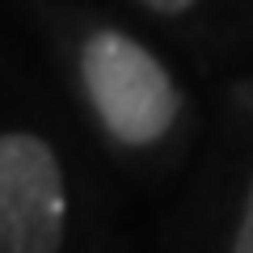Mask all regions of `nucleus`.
I'll return each mask as SVG.
<instances>
[{
    "label": "nucleus",
    "mask_w": 253,
    "mask_h": 253,
    "mask_svg": "<svg viewBox=\"0 0 253 253\" xmlns=\"http://www.w3.org/2000/svg\"><path fill=\"white\" fill-rule=\"evenodd\" d=\"M81 84L110 139L148 148L177 118V84L148 46L118 30H97L81 46Z\"/></svg>",
    "instance_id": "nucleus-1"
},
{
    "label": "nucleus",
    "mask_w": 253,
    "mask_h": 253,
    "mask_svg": "<svg viewBox=\"0 0 253 253\" xmlns=\"http://www.w3.org/2000/svg\"><path fill=\"white\" fill-rule=\"evenodd\" d=\"M63 215L68 199L51 144L9 131L0 139V253H59Z\"/></svg>",
    "instance_id": "nucleus-2"
},
{
    "label": "nucleus",
    "mask_w": 253,
    "mask_h": 253,
    "mask_svg": "<svg viewBox=\"0 0 253 253\" xmlns=\"http://www.w3.org/2000/svg\"><path fill=\"white\" fill-rule=\"evenodd\" d=\"M232 253H253V186H249V199H245V215H241V228H236Z\"/></svg>",
    "instance_id": "nucleus-3"
},
{
    "label": "nucleus",
    "mask_w": 253,
    "mask_h": 253,
    "mask_svg": "<svg viewBox=\"0 0 253 253\" xmlns=\"http://www.w3.org/2000/svg\"><path fill=\"white\" fill-rule=\"evenodd\" d=\"M144 4H148L152 13H169V17H173V13H186L194 0H144Z\"/></svg>",
    "instance_id": "nucleus-4"
}]
</instances>
